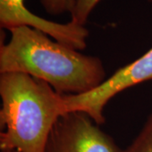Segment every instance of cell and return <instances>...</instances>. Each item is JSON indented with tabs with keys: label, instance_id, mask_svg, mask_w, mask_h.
Returning a JSON list of instances; mask_svg holds the SVG:
<instances>
[{
	"label": "cell",
	"instance_id": "6",
	"mask_svg": "<svg viewBox=\"0 0 152 152\" xmlns=\"http://www.w3.org/2000/svg\"><path fill=\"white\" fill-rule=\"evenodd\" d=\"M124 152H152V114L147 118L139 135Z\"/></svg>",
	"mask_w": 152,
	"mask_h": 152
},
{
	"label": "cell",
	"instance_id": "4",
	"mask_svg": "<svg viewBox=\"0 0 152 152\" xmlns=\"http://www.w3.org/2000/svg\"><path fill=\"white\" fill-rule=\"evenodd\" d=\"M82 112H68L57 121L46 152H124Z\"/></svg>",
	"mask_w": 152,
	"mask_h": 152
},
{
	"label": "cell",
	"instance_id": "2",
	"mask_svg": "<svg viewBox=\"0 0 152 152\" xmlns=\"http://www.w3.org/2000/svg\"><path fill=\"white\" fill-rule=\"evenodd\" d=\"M0 149L46 152L51 132L67 113L64 96L21 73L0 74Z\"/></svg>",
	"mask_w": 152,
	"mask_h": 152
},
{
	"label": "cell",
	"instance_id": "9",
	"mask_svg": "<svg viewBox=\"0 0 152 152\" xmlns=\"http://www.w3.org/2000/svg\"><path fill=\"white\" fill-rule=\"evenodd\" d=\"M1 152H19L15 150H4V151H1Z\"/></svg>",
	"mask_w": 152,
	"mask_h": 152
},
{
	"label": "cell",
	"instance_id": "3",
	"mask_svg": "<svg viewBox=\"0 0 152 152\" xmlns=\"http://www.w3.org/2000/svg\"><path fill=\"white\" fill-rule=\"evenodd\" d=\"M149 80H152V47L139 58L118 69L95 90L81 95L64 96L66 110L85 113L97 124H102L105 122V107L112 98Z\"/></svg>",
	"mask_w": 152,
	"mask_h": 152
},
{
	"label": "cell",
	"instance_id": "1",
	"mask_svg": "<svg viewBox=\"0 0 152 152\" xmlns=\"http://www.w3.org/2000/svg\"><path fill=\"white\" fill-rule=\"evenodd\" d=\"M10 31V41L0 47V74H26L63 96L90 92L107 79L103 64L96 56L83 54L26 26Z\"/></svg>",
	"mask_w": 152,
	"mask_h": 152
},
{
	"label": "cell",
	"instance_id": "8",
	"mask_svg": "<svg viewBox=\"0 0 152 152\" xmlns=\"http://www.w3.org/2000/svg\"><path fill=\"white\" fill-rule=\"evenodd\" d=\"M77 0H41L44 10L48 13L58 15L66 12L70 13L75 9Z\"/></svg>",
	"mask_w": 152,
	"mask_h": 152
},
{
	"label": "cell",
	"instance_id": "7",
	"mask_svg": "<svg viewBox=\"0 0 152 152\" xmlns=\"http://www.w3.org/2000/svg\"><path fill=\"white\" fill-rule=\"evenodd\" d=\"M102 0H77L75 9L71 12V20L85 26L93 10ZM152 3V0H148Z\"/></svg>",
	"mask_w": 152,
	"mask_h": 152
},
{
	"label": "cell",
	"instance_id": "5",
	"mask_svg": "<svg viewBox=\"0 0 152 152\" xmlns=\"http://www.w3.org/2000/svg\"><path fill=\"white\" fill-rule=\"evenodd\" d=\"M0 26L9 31L22 26L31 28L76 50L86 48L89 36L85 26L72 20L63 24L35 15L28 10L25 0H0Z\"/></svg>",
	"mask_w": 152,
	"mask_h": 152
}]
</instances>
